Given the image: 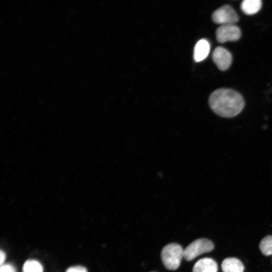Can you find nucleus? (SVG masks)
<instances>
[{
  "label": "nucleus",
  "mask_w": 272,
  "mask_h": 272,
  "mask_svg": "<svg viewBox=\"0 0 272 272\" xmlns=\"http://www.w3.org/2000/svg\"><path fill=\"white\" fill-rule=\"evenodd\" d=\"M209 103L216 114L225 118L236 116L245 105L244 100L240 94L227 88L214 91L209 97Z\"/></svg>",
  "instance_id": "f257e3e1"
},
{
  "label": "nucleus",
  "mask_w": 272,
  "mask_h": 272,
  "mask_svg": "<svg viewBox=\"0 0 272 272\" xmlns=\"http://www.w3.org/2000/svg\"><path fill=\"white\" fill-rule=\"evenodd\" d=\"M184 250L177 243H170L164 247L161 252V259L164 266L169 270L178 268L182 257Z\"/></svg>",
  "instance_id": "f03ea898"
},
{
  "label": "nucleus",
  "mask_w": 272,
  "mask_h": 272,
  "mask_svg": "<svg viewBox=\"0 0 272 272\" xmlns=\"http://www.w3.org/2000/svg\"><path fill=\"white\" fill-rule=\"evenodd\" d=\"M214 248L213 242L207 239H198L188 245L184 249L183 257L187 261H190L196 257L211 251Z\"/></svg>",
  "instance_id": "7ed1b4c3"
},
{
  "label": "nucleus",
  "mask_w": 272,
  "mask_h": 272,
  "mask_svg": "<svg viewBox=\"0 0 272 272\" xmlns=\"http://www.w3.org/2000/svg\"><path fill=\"white\" fill-rule=\"evenodd\" d=\"M212 18L215 23L221 25L234 24L239 21L238 15L229 5H224L216 10Z\"/></svg>",
  "instance_id": "20e7f679"
},
{
  "label": "nucleus",
  "mask_w": 272,
  "mask_h": 272,
  "mask_svg": "<svg viewBox=\"0 0 272 272\" xmlns=\"http://www.w3.org/2000/svg\"><path fill=\"white\" fill-rule=\"evenodd\" d=\"M217 41L221 43L235 41L241 36L240 28L234 24L221 25L216 31Z\"/></svg>",
  "instance_id": "39448f33"
},
{
  "label": "nucleus",
  "mask_w": 272,
  "mask_h": 272,
  "mask_svg": "<svg viewBox=\"0 0 272 272\" xmlns=\"http://www.w3.org/2000/svg\"><path fill=\"white\" fill-rule=\"evenodd\" d=\"M212 57L218 68L223 71L227 70L232 61V56L231 53L221 46L217 47L215 49Z\"/></svg>",
  "instance_id": "423d86ee"
},
{
  "label": "nucleus",
  "mask_w": 272,
  "mask_h": 272,
  "mask_svg": "<svg viewBox=\"0 0 272 272\" xmlns=\"http://www.w3.org/2000/svg\"><path fill=\"white\" fill-rule=\"evenodd\" d=\"M218 265L211 258L200 259L194 265L192 272H217Z\"/></svg>",
  "instance_id": "0eeeda50"
},
{
  "label": "nucleus",
  "mask_w": 272,
  "mask_h": 272,
  "mask_svg": "<svg viewBox=\"0 0 272 272\" xmlns=\"http://www.w3.org/2000/svg\"><path fill=\"white\" fill-rule=\"evenodd\" d=\"M210 50V44L206 39H201L196 43L193 53L194 59L199 62L205 59L208 55Z\"/></svg>",
  "instance_id": "6e6552de"
},
{
  "label": "nucleus",
  "mask_w": 272,
  "mask_h": 272,
  "mask_svg": "<svg viewBox=\"0 0 272 272\" xmlns=\"http://www.w3.org/2000/svg\"><path fill=\"white\" fill-rule=\"evenodd\" d=\"M223 272H243L244 266L238 259L233 257L225 259L221 264Z\"/></svg>",
  "instance_id": "1a4fd4ad"
},
{
  "label": "nucleus",
  "mask_w": 272,
  "mask_h": 272,
  "mask_svg": "<svg viewBox=\"0 0 272 272\" xmlns=\"http://www.w3.org/2000/svg\"><path fill=\"white\" fill-rule=\"evenodd\" d=\"M262 6L260 0H244L241 3V9L247 15H252L258 12Z\"/></svg>",
  "instance_id": "9d476101"
},
{
  "label": "nucleus",
  "mask_w": 272,
  "mask_h": 272,
  "mask_svg": "<svg viewBox=\"0 0 272 272\" xmlns=\"http://www.w3.org/2000/svg\"><path fill=\"white\" fill-rule=\"evenodd\" d=\"M259 249L265 255H272V236L268 235L264 237L259 243Z\"/></svg>",
  "instance_id": "9b49d317"
},
{
  "label": "nucleus",
  "mask_w": 272,
  "mask_h": 272,
  "mask_svg": "<svg viewBox=\"0 0 272 272\" xmlns=\"http://www.w3.org/2000/svg\"><path fill=\"white\" fill-rule=\"evenodd\" d=\"M23 272H42V267L38 261L30 260L25 263L23 266Z\"/></svg>",
  "instance_id": "f8f14e48"
},
{
  "label": "nucleus",
  "mask_w": 272,
  "mask_h": 272,
  "mask_svg": "<svg viewBox=\"0 0 272 272\" xmlns=\"http://www.w3.org/2000/svg\"><path fill=\"white\" fill-rule=\"evenodd\" d=\"M66 272H87V270L83 266H76L69 268Z\"/></svg>",
  "instance_id": "ddd939ff"
},
{
  "label": "nucleus",
  "mask_w": 272,
  "mask_h": 272,
  "mask_svg": "<svg viewBox=\"0 0 272 272\" xmlns=\"http://www.w3.org/2000/svg\"><path fill=\"white\" fill-rule=\"evenodd\" d=\"M0 272H16L13 266L10 264H5L1 266Z\"/></svg>",
  "instance_id": "4468645a"
},
{
  "label": "nucleus",
  "mask_w": 272,
  "mask_h": 272,
  "mask_svg": "<svg viewBox=\"0 0 272 272\" xmlns=\"http://www.w3.org/2000/svg\"><path fill=\"white\" fill-rule=\"evenodd\" d=\"M0 257V263L2 264L6 258L5 253L2 250H1Z\"/></svg>",
  "instance_id": "2eb2a0df"
}]
</instances>
